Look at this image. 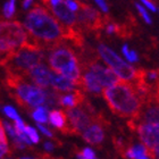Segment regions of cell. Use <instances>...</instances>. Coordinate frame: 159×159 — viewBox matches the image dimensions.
Segmentation results:
<instances>
[{
	"label": "cell",
	"mask_w": 159,
	"mask_h": 159,
	"mask_svg": "<svg viewBox=\"0 0 159 159\" xmlns=\"http://www.w3.org/2000/svg\"><path fill=\"white\" fill-rule=\"evenodd\" d=\"M107 125H109V123L107 122L106 118L101 115L98 120L93 122L82 133L83 139L92 146H98L105 139V127H107Z\"/></svg>",
	"instance_id": "9"
},
{
	"label": "cell",
	"mask_w": 159,
	"mask_h": 159,
	"mask_svg": "<svg viewBox=\"0 0 159 159\" xmlns=\"http://www.w3.org/2000/svg\"><path fill=\"white\" fill-rule=\"evenodd\" d=\"M44 148H46L47 150H49V151H51V150L53 149V146H52V143H50V142H47L46 144H44Z\"/></svg>",
	"instance_id": "30"
},
{
	"label": "cell",
	"mask_w": 159,
	"mask_h": 159,
	"mask_svg": "<svg viewBox=\"0 0 159 159\" xmlns=\"http://www.w3.org/2000/svg\"><path fill=\"white\" fill-rule=\"evenodd\" d=\"M32 1H33V0H24V2H23V8H24V9H27V8L32 5Z\"/></svg>",
	"instance_id": "29"
},
{
	"label": "cell",
	"mask_w": 159,
	"mask_h": 159,
	"mask_svg": "<svg viewBox=\"0 0 159 159\" xmlns=\"http://www.w3.org/2000/svg\"><path fill=\"white\" fill-rule=\"evenodd\" d=\"M141 1H142V2L144 3V5H146V6L148 7L150 10H152V11H155V10H156V6H155V5H153L150 0H141Z\"/></svg>",
	"instance_id": "27"
},
{
	"label": "cell",
	"mask_w": 159,
	"mask_h": 159,
	"mask_svg": "<svg viewBox=\"0 0 159 159\" xmlns=\"http://www.w3.org/2000/svg\"><path fill=\"white\" fill-rule=\"evenodd\" d=\"M123 157L126 158H138V159H146L148 157V149L144 144H136V146L127 147L124 151Z\"/></svg>",
	"instance_id": "15"
},
{
	"label": "cell",
	"mask_w": 159,
	"mask_h": 159,
	"mask_svg": "<svg viewBox=\"0 0 159 159\" xmlns=\"http://www.w3.org/2000/svg\"><path fill=\"white\" fill-rule=\"evenodd\" d=\"M135 7H136V9H138V11L140 13V15L143 17V20H146L147 23L150 24L151 23V20H150V16L148 15V13H147V10L143 8L142 6H140V5H138V3H135Z\"/></svg>",
	"instance_id": "21"
},
{
	"label": "cell",
	"mask_w": 159,
	"mask_h": 159,
	"mask_svg": "<svg viewBox=\"0 0 159 159\" xmlns=\"http://www.w3.org/2000/svg\"><path fill=\"white\" fill-rule=\"evenodd\" d=\"M46 51L32 40L18 49L7 53L0 59V66L6 70V73L26 76V73L33 66L42 63Z\"/></svg>",
	"instance_id": "3"
},
{
	"label": "cell",
	"mask_w": 159,
	"mask_h": 159,
	"mask_svg": "<svg viewBox=\"0 0 159 159\" xmlns=\"http://www.w3.org/2000/svg\"><path fill=\"white\" fill-rule=\"evenodd\" d=\"M102 96L113 114L122 118L136 116L142 106V101L134 86L123 80H119L113 85L103 88Z\"/></svg>",
	"instance_id": "2"
},
{
	"label": "cell",
	"mask_w": 159,
	"mask_h": 159,
	"mask_svg": "<svg viewBox=\"0 0 159 159\" xmlns=\"http://www.w3.org/2000/svg\"><path fill=\"white\" fill-rule=\"evenodd\" d=\"M76 157L79 158H84V159H94L96 158V153L92 149L90 148H85V149L81 150V151H77Z\"/></svg>",
	"instance_id": "18"
},
{
	"label": "cell",
	"mask_w": 159,
	"mask_h": 159,
	"mask_svg": "<svg viewBox=\"0 0 159 159\" xmlns=\"http://www.w3.org/2000/svg\"><path fill=\"white\" fill-rule=\"evenodd\" d=\"M50 72L51 70L49 67H47V65H44V63L42 61L32 67L26 73L25 77L34 83V85L46 89L50 86Z\"/></svg>",
	"instance_id": "11"
},
{
	"label": "cell",
	"mask_w": 159,
	"mask_h": 159,
	"mask_svg": "<svg viewBox=\"0 0 159 159\" xmlns=\"http://www.w3.org/2000/svg\"><path fill=\"white\" fill-rule=\"evenodd\" d=\"M85 100V96L83 93V90L77 89L66 92H58V102L59 106H63L65 108H73L83 102Z\"/></svg>",
	"instance_id": "12"
},
{
	"label": "cell",
	"mask_w": 159,
	"mask_h": 159,
	"mask_svg": "<svg viewBox=\"0 0 159 159\" xmlns=\"http://www.w3.org/2000/svg\"><path fill=\"white\" fill-rule=\"evenodd\" d=\"M48 9L56 16V18H58L59 22L65 25L67 27H80L77 24V18L76 15L74 14V11L67 7L65 0H60L59 2L56 5L48 7Z\"/></svg>",
	"instance_id": "10"
},
{
	"label": "cell",
	"mask_w": 159,
	"mask_h": 159,
	"mask_svg": "<svg viewBox=\"0 0 159 159\" xmlns=\"http://www.w3.org/2000/svg\"><path fill=\"white\" fill-rule=\"evenodd\" d=\"M30 114L34 120H37L38 123H41V124L48 123V109L44 106L35 107L34 109L31 110Z\"/></svg>",
	"instance_id": "16"
},
{
	"label": "cell",
	"mask_w": 159,
	"mask_h": 159,
	"mask_svg": "<svg viewBox=\"0 0 159 159\" xmlns=\"http://www.w3.org/2000/svg\"><path fill=\"white\" fill-rule=\"evenodd\" d=\"M15 13V0H9L3 5V15L6 18H11Z\"/></svg>",
	"instance_id": "17"
},
{
	"label": "cell",
	"mask_w": 159,
	"mask_h": 159,
	"mask_svg": "<svg viewBox=\"0 0 159 159\" xmlns=\"http://www.w3.org/2000/svg\"><path fill=\"white\" fill-rule=\"evenodd\" d=\"M148 157L149 158H159V143L153 146L152 148L148 149Z\"/></svg>",
	"instance_id": "22"
},
{
	"label": "cell",
	"mask_w": 159,
	"mask_h": 159,
	"mask_svg": "<svg viewBox=\"0 0 159 159\" xmlns=\"http://www.w3.org/2000/svg\"><path fill=\"white\" fill-rule=\"evenodd\" d=\"M49 120L55 127L60 129L64 134H66V132H67V116H66V113H65L64 110L55 109V110H52V111H50Z\"/></svg>",
	"instance_id": "14"
},
{
	"label": "cell",
	"mask_w": 159,
	"mask_h": 159,
	"mask_svg": "<svg viewBox=\"0 0 159 159\" xmlns=\"http://www.w3.org/2000/svg\"><path fill=\"white\" fill-rule=\"evenodd\" d=\"M50 86L53 90H56L57 92H70L79 88L73 81H70L61 74L53 72L52 70L50 72Z\"/></svg>",
	"instance_id": "13"
},
{
	"label": "cell",
	"mask_w": 159,
	"mask_h": 159,
	"mask_svg": "<svg viewBox=\"0 0 159 159\" xmlns=\"http://www.w3.org/2000/svg\"><path fill=\"white\" fill-rule=\"evenodd\" d=\"M29 40L30 37L20 22L0 20V59L25 44Z\"/></svg>",
	"instance_id": "6"
},
{
	"label": "cell",
	"mask_w": 159,
	"mask_h": 159,
	"mask_svg": "<svg viewBox=\"0 0 159 159\" xmlns=\"http://www.w3.org/2000/svg\"><path fill=\"white\" fill-rule=\"evenodd\" d=\"M79 3V14H77V24L81 30L89 32H99L105 29L108 17H103L101 14L88 3L77 1Z\"/></svg>",
	"instance_id": "7"
},
{
	"label": "cell",
	"mask_w": 159,
	"mask_h": 159,
	"mask_svg": "<svg viewBox=\"0 0 159 159\" xmlns=\"http://www.w3.org/2000/svg\"><path fill=\"white\" fill-rule=\"evenodd\" d=\"M126 58H127V60L129 61H131V63H134V61H138V55H136V52H134V51H129V55L126 56Z\"/></svg>",
	"instance_id": "26"
},
{
	"label": "cell",
	"mask_w": 159,
	"mask_h": 159,
	"mask_svg": "<svg viewBox=\"0 0 159 159\" xmlns=\"http://www.w3.org/2000/svg\"><path fill=\"white\" fill-rule=\"evenodd\" d=\"M38 129L41 131V132L44 134V135H47L48 138H53V135H52V133L50 132L49 129H47V127H44L43 125H41V123H38Z\"/></svg>",
	"instance_id": "24"
},
{
	"label": "cell",
	"mask_w": 159,
	"mask_h": 159,
	"mask_svg": "<svg viewBox=\"0 0 159 159\" xmlns=\"http://www.w3.org/2000/svg\"><path fill=\"white\" fill-rule=\"evenodd\" d=\"M153 89H155V91H153V90H152L153 97H155V98H156V99L159 101V82L157 83V85L155 86V88H153Z\"/></svg>",
	"instance_id": "28"
},
{
	"label": "cell",
	"mask_w": 159,
	"mask_h": 159,
	"mask_svg": "<svg viewBox=\"0 0 159 159\" xmlns=\"http://www.w3.org/2000/svg\"><path fill=\"white\" fill-rule=\"evenodd\" d=\"M123 52H124V55H125V57L127 56V55H129V47L126 46H124L123 47Z\"/></svg>",
	"instance_id": "31"
},
{
	"label": "cell",
	"mask_w": 159,
	"mask_h": 159,
	"mask_svg": "<svg viewBox=\"0 0 159 159\" xmlns=\"http://www.w3.org/2000/svg\"><path fill=\"white\" fill-rule=\"evenodd\" d=\"M98 51L100 56L102 57V59L109 65L110 68L117 74L119 79L123 81H127V82H132L134 80L136 70L127 63H125L116 52H114L113 50L103 44H100L98 47Z\"/></svg>",
	"instance_id": "8"
},
{
	"label": "cell",
	"mask_w": 159,
	"mask_h": 159,
	"mask_svg": "<svg viewBox=\"0 0 159 159\" xmlns=\"http://www.w3.org/2000/svg\"><path fill=\"white\" fill-rule=\"evenodd\" d=\"M94 1H96L97 5L99 6V8L102 10V11H105V13L108 11V6H107V3L105 0H94Z\"/></svg>",
	"instance_id": "25"
},
{
	"label": "cell",
	"mask_w": 159,
	"mask_h": 159,
	"mask_svg": "<svg viewBox=\"0 0 159 159\" xmlns=\"http://www.w3.org/2000/svg\"><path fill=\"white\" fill-rule=\"evenodd\" d=\"M65 2H66L67 7L72 11H77V9H79V3H77V1H75V0H65Z\"/></svg>",
	"instance_id": "23"
},
{
	"label": "cell",
	"mask_w": 159,
	"mask_h": 159,
	"mask_svg": "<svg viewBox=\"0 0 159 159\" xmlns=\"http://www.w3.org/2000/svg\"><path fill=\"white\" fill-rule=\"evenodd\" d=\"M65 113L67 116V135H82V133L101 116V114L96 113L86 99L79 106L66 108Z\"/></svg>",
	"instance_id": "5"
},
{
	"label": "cell",
	"mask_w": 159,
	"mask_h": 159,
	"mask_svg": "<svg viewBox=\"0 0 159 159\" xmlns=\"http://www.w3.org/2000/svg\"><path fill=\"white\" fill-rule=\"evenodd\" d=\"M24 26L30 39L38 43L44 51L67 40L70 30V27L65 26L50 14L48 8L41 5H35L30 9L24 20Z\"/></svg>",
	"instance_id": "1"
},
{
	"label": "cell",
	"mask_w": 159,
	"mask_h": 159,
	"mask_svg": "<svg viewBox=\"0 0 159 159\" xmlns=\"http://www.w3.org/2000/svg\"><path fill=\"white\" fill-rule=\"evenodd\" d=\"M3 111H5V114H6L7 116L9 117V118L11 119H17V118H20V116H18V114L16 113V110L14 109L13 107H10V106H5L3 107Z\"/></svg>",
	"instance_id": "20"
},
{
	"label": "cell",
	"mask_w": 159,
	"mask_h": 159,
	"mask_svg": "<svg viewBox=\"0 0 159 159\" xmlns=\"http://www.w3.org/2000/svg\"><path fill=\"white\" fill-rule=\"evenodd\" d=\"M47 51L49 52L48 61H49L50 68L53 72L61 74L65 77L70 79V81H73L79 88L82 89L80 60L73 48L67 46L66 43H64V41H61L51 47Z\"/></svg>",
	"instance_id": "4"
},
{
	"label": "cell",
	"mask_w": 159,
	"mask_h": 159,
	"mask_svg": "<svg viewBox=\"0 0 159 159\" xmlns=\"http://www.w3.org/2000/svg\"><path fill=\"white\" fill-rule=\"evenodd\" d=\"M25 133L27 134V136L30 138L31 140V142H33V143H39L40 141V138L39 135H38V133L37 131L33 129V127H31V126H26L25 125Z\"/></svg>",
	"instance_id": "19"
}]
</instances>
